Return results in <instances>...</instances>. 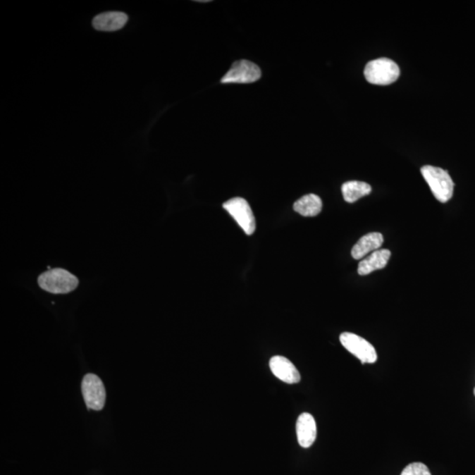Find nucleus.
<instances>
[{
  "label": "nucleus",
  "instance_id": "6e6552de",
  "mask_svg": "<svg viewBox=\"0 0 475 475\" xmlns=\"http://www.w3.org/2000/svg\"><path fill=\"white\" fill-rule=\"evenodd\" d=\"M269 368L276 378L287 384H297L301 381L300 371L288 358L282 356L273 357L269 361Z\"/></svg>",
  "mask_w": 475,
  "mask_h": 475
},
{
  "label": "nucleus",
  "instance_id": "0eeeda50",
  "mask_svg": "<svg viewBox=\"0 0 475 475\" xmlns=\"http://www.w3.org/2000/svg\"><path fill=\"white\" fill-rule=\"evenodd\" d=\"M82 393L88 409L101 410L106 402V391L104 383L98 376L87 374L82 382Z\"/></svg>",
  "mask_w": 475,
  "mask_h": 475
},
{
  "label": "nucleus",
  "instance_id": "ddd939ff",
  "mask_svg": "<svg viewBox=\"0 0 475 475\" xmlns=\"http://www.w3.org/2000/svg\"><path fill=\"white\" fill-rule=\"evenodd\" d=\"M293 209L303 217H315L321 214L322 201L317 195L308 194L296 201Z\"/></svg>",
  "mask_w": 475,
  "mask_h": 475
},
{
  "label": "nucleus",
  "instance_id": "2eb2a0df",
  "mask_svg": "<svg viewBox=\"0 0 475 475\" xmlns=\"http://www.w3.org/2000/svg\"><path fill=\"white\" fill-rule=\"evenodd\" d=\"M400 475H431V474L424 463L414 462L407 465Z\"/></svg>",
  "mask_w": 475,
  "mask_h": 475
},
{
  "label": "nucleus",
  "instance_id": "4468645a",
  "mask_svg": "<svg viewBox=\"0 0 475 475\" xmlns=\"http://www.w3.org/2000/svg\"><path fill=\"white\" fill-rule=\"evenodd\" d=\"M342 192L347 203L352 204L368 196L371 192V187L366 183L350 180L342 186Z\"/></svg>",
  "mask_w": 475,
  "mask_h": 475
},
{
  "label": "nucleus",
  "instance_id": "f257e3e1",
  "mask_svg": "<svg viewBox=\"0 0 475 475\" xmlns=\"http://www.w3.org/2000/svg\"><path fill=\"white\" fill-rule=\"evenodd\" d=\"M421 173L439 202L446 203L451 199L455 183L448 171L437 166H424L421 168Z\"/></svg>",
  "mask_w": 475,
  "mask_h": 475
},
{
  "label": "nucleus",
  "instance_id": "423d86ee",
  "mask_svg": "<svg viewBox=\"0 0 475 475\" xmlns=\"http://www.w3.org/2000/svg\"><path fill=\"white\" fill-rule=\"evenodd\" d=\"M260 67L248 60H240L233 63L231 68L222 78V83L249 84L260 80Z\"/></svg>",
  "mask_w": 475,
  "mask_h": 475
},
{
  "label": "nucleus",
  "instance_id": "f03ea898",
  "mask_svg": "<svg viewBox=\"0 0 475 475\" xmlns=\"http://www.w3.org/2000/svg\"><path fill=\"white\" fill-rule=\"evenodd\" d=\"M39 286L53 294L73 292L79 285V279L63 269H53L42 273L38 278Z\"/></svg>",
  "mask_w": 475,
  "mask_h": 475
},
{
  "label": "nucleus",
  "instance_id": "20e7f679",
  "mask_svg": "<svg viewBox=\"0 0 475 475\" xmlns=\"http://www.w3.org/2000/svg\"><path fill=\"white\" fill-rule=\"evenodd\" d=\"M223 208L232 216L247 235H253L255 231V218L246 199L241 197L232 198L223 204Z\"/></svg>",
  "mask_w": 475,
  "mask_h": 475
},
{
  "label": "nucleus",
  "instance_id": "dca6fc26",
  "mask_svg": "<svg viewBox=\"0 0 475 475\" xmlns=\"http://www.w3.org/2000/svg\"><path fill=\"white\" fill-rule=\"evenodd\" d=\"M474 396H475V388H474Z\"/></svg>",
  "mask_w": 475,
  "mask_h": 475
},
{
  "label": "nucleus",
  "instance_id": "f8f14e48",
  "mask_svg": "<svg viewBox=\"0 0 475 475\" xmlns=\"http://www.w3.org/2000/svg\"><path fill=\"white\" fill-rule=\"evenodd\" d=\"M384 242V238L381 233H370L361 238L352 250V255L355 260H361L371 252L378 250Z\"/></svg>",
  "mask_w": 475,
  "mask_h": 475
},
{
  "label": "nucleus",
  "instance_id": "9d476101",
  "mask_svg": "<svg viewBox=\"0 0 475 475\" xmlns=\"http://www.w3.org/2000/svg\"><path fill=\"white\" fill-rule=\"evenodd\" d=\"M129 20L125 13L112 11L95 16L93 20V27L95 30L104 32H114L122 30Z\"/></svg>",
  "mask_w": 475,
  "mask_h": 475
},
{
  "label": "nucleus",
  "instance_id": "9b49d317",
  "mask_svg": "<svg viewBox=\"0 0 475 475\" xmlns=\"http://www.w3.org/2000/svg\"><path fill=\"white\" fill-rule=\"evenodd\" d=\"M391 252L388 249H378L365 257L358 264L357 272L360 276H367L375 271L386 267Z\"/></svg>",
  "mask_w": 475,
  "mask_h": 475
},
{
  "label": "nucleus",
  "instance_id": "39448f33",
  "mask_svg": "<svg viewBox=\"0 0 475 475\" xmlns=\"http://www.w3.org/2000/svg\"><path fill=\"white\" fill-rule=\"evenodd\" d=\"M340 342L350 353L358 358L362 364H374L378 359L374 347L359 335L350 332L343 333L340 335Z\"/></svg>",
  "mask_w": 475,
  "mask_h": 475
},
{
  "label": "nucleus",
  "instance_id": "7ed1b4c3",
  "mask_svg": "<svg viewBox=\"0 0 475 475\" xmlns=\"http://www.w3.org/2000/svg\"><path fill=\"white\" fill-rule=\"evenodd\" d=\"M398 65L389 58L372 60L365 66L364 77L369 83L386 86L395 82L400 77Z\"/></svg>",
  "mask_w": 475,
  "mask_h": 475
},
{
  "label": "nucleus",
  "instance_id": "1a4fd4ad",
  "mask_svg": "<svg viewBox=\"0 0 475 475\" xmlns=\"http://www.w3.org/2000/svg\"><path fill=\"white\" fill-rule=\"evenodd\" d=\"M297 441L301 448H309L317 437L316 421L309 413L301 414L296 424Z\"/></svg>",
  "mask_w": 475,
  "mask_h": 475
}]
</instances>
